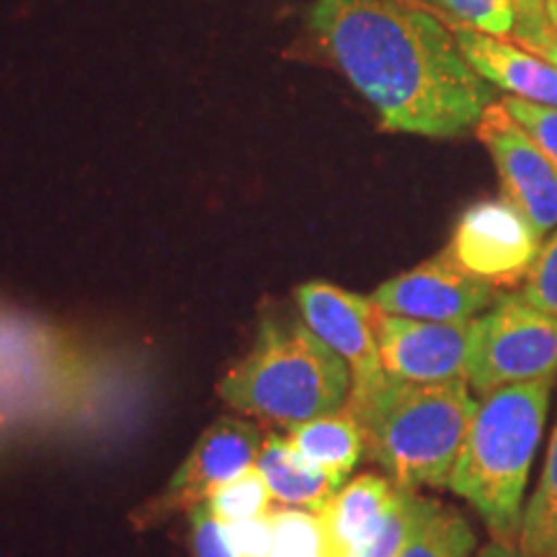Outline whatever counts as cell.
<instances>
[{
  "label": "cell",
  "instance_id": "cell-11",
  "mask_svg": "<svg viewBox=\"0 0 557 557\" xmlns=\"http://www.w3.org/2000/svg\"><path fill=\"white\" fill-rule=\"evenodd\" d=\"M305 325L331 346L351 369V387L380 377V348L374 338V302L329 282H308L295 292Z\"/></svg>",
  "mask_w": 557,
  "mask_h": 557
},
{
  "label": "cell",
  "instance_id": "cell-26",
  "mask_svg": "<svg viewBox=\"0 0 557 557\" xmlns=\"http://www.w3.org/2000/svg\"><path fill=\"white\" fill-rule=\"evenodd\" d=\"M230 545L238 557H269L274 549V524H271V511L261 517L233 521L225 524Z\"/></svg>",
  "mask_w": 557,
  "mask_h": 557
},
{
  "label": "cell",
  "instance_id": "cell-23",
  "mask_svg": "<svg viewBox=\"0 0 557 557\" xmlns=\"http://www.w3.org/2000/svg\"><path fill=\"white\" fill-rule=\"evenodd\" d=\"M500 103H504L508 116L534 139V145L545 152V158L557 169V109L513 99V96H506Z\"/></svg>",
  "mask_w": 557,
  "mask_h": 557
},
{
  "label": "cell",
  "instance_id": "cell-28",
  "mask_svg": "<svg viewBox=\"0 0 557 557\" xmlns=\"http://www.w3.org/2000/svg\"><path fill=\"white\" fill-rule=\"evenodd\" d=\"M545 60H549L557 67V39L553 41V47H549V50L545 52Z\"/></svg>",
  "mask_w": 557,
  "mask_h": 557
},
{
  "label": "cell",
  "instance_id": "cell-2",
  "mask_svg": "<svg viewBox=\"0 0 557 557\" xmlns=\"http://www.w3.org/2000/svg\"><path fill=\"white\" fill-rule=\"evenodd\" d=\"M468 382H406L389 374L351 387L346 413L357 421L364 455L395 485L447 487L475 413Z\"/></svg>",
  "mask_w": 557,
  "mask_h": 557
},
{
  "label": "cell",
  "instance_id": "cell-14",
  "mask_svg": "<svg viewBox=\"0 0 557 557\" xmlns=\"http://www.w3.org/2000/svg\"><path fill=\"white\" fill-rule=\"evenodd\" d=\"M256 470L267 480L271 498L282 506L320 511L341 491L338 483L305 462L282 436L263 438Z\"/></svg>",
  "mask_w": 557,
  "mask_h": 557
},
{
  "label": "cell",
  "instance_id": "cell-6",
  "mask_svg": "<svg viewBox=\"0 0 557 557\" xmlns=\"http://www.w3.org/2000/svg\"><path fill=\"white\" fill-rule=\"evenodd\" d=\"M542 248V235L506 197L472 205L451 235L447 253L468 274L493 287L524 282Z\"/></svg>",
  "mask_w": 557,
  "mask_h": 557
},
{
  "label": "cell",
  "instance_id": "cell-13",
  "mask_svg": "<svg viewBox=\"0 0 557 557\" xmlns=\"http://www.w3.org/2000/svg\"><path fill=\"white\" fill-rule=\"evenodd\" d=\"M395 493L398 485L380 475H359L341 487L329 504L315 511L323 527L325 557H357L377 534Z\"/></svg>",
  "mask_w": 557,
  "mask_h": 557
},
{
  "label": "cell",
  "instance_id": "cell-10",
  "mask_svg": "<svg viewBox=\"0 0 557 557\" xmlns=\"http://www.w3.org/2000/svg\"><path fill=\"white\" fill-rule=\"evenodd\" d=\"M475 132L496 163L504 197L545 238L557 225V169L500 101L487 107Z\"/></svg>",
  "mask_w": 557,
  "mask_h": 557
},
{
  "label": "cell",
  "instance_id": "cell-27",
  "mask_svg": "<svg viewBox=\"0 0 557 557\" xmlns=\"http://www.w3.org/2000/svg\"><path fill=\"white\" fill-rule=\"evenodd\" d=\"M478 557H527V555L521 553L519 547L506 545V542H496V540H493L491 545H485L483 549H480Z\"/></svg>",
  "mask_w": 557,
  "mask_h": 557
},
{
  "label": "cell",
  "instance_id": "cell-20",
  "mask_svg": "<svg viewBox=\"0 0 557 557\" xmlns=\"http://www.w3.org/2000/svg\"><path fill=\"white\" fill-rule=\"evenodd\" d=\"M271 500L274 498H271L267 480L261 478L259 470L250 468L248 472H243V475L230 480L227 485H222L220 491L207 500V506L220 524H233V521L269 513Z\"/></svg>",
  "mask_w": 557,
  "mask_h": 557
},
{
  "label": "cell",
  "instance_id": "cell-1",
  "mask_svg": "<svg viewBox=\"0 0 557 557\" xmlns=\"http://www.w3.org/2000/svg\"><path fill=\"white\" fill-rule=\"evenodd\" d=\"M308 24L382 129L459 137L500 101L459 50L449 21L421 0H315Z\"/></svg>",
  "mask_w": 557,
  "mask_h": 557
},
{
  "label": "cell",
  "instance_id": "cell-18",
  "mask_svg": "<svg viewBox=\"0 0 557 557\" xmlns=\"http://www.w3.org/2000/svg\"><path fill=\"white\" fill-rule=\"evenodd\" d=\"M431 498L418 496L416 491L398 485L393 506H389L385 521L377 529L372 540L367 542V547L361 549L357 557H398L410 540V534L416 532L418 521L423 519Z\"/></svg>",
  "mask_w": 557,
  "mask_h": 557
},
{
  "label": "cell",
  "instance_id": "cell-22",
  "mask_svg": "<svg viewBox=\"0 0 557 557\" xmlns=\"http://www.w3.org/2000/svg\"><path fill=\"white\" fill-rule=\"evenodd\" d=\"M513 45L545 58L557 39V0H511Z\"/></svg>",
  "mask_w": 557,
  "mask_h": 557
},
{
  "label": "cell",
  "instance_id": "cell-21",
  "mask_svg": "<svg viewBox=\"0 0 557 557\" xmlns=\"http://www.w3.org/2000/svg\"><path fill=\"white\" fill-rule=\"evenodd\" d=\"M442 13H447L455 24L491 34V37H511L513 5L511 0H426Z\"/></svg>",
  "mask_w": 557,
  "mask_h": 557
},
{
  "label": "cell",
  "instance_id": "cell-24",
  "mask_svg": "<svg viewBox=\"0 0 557 557\" xmlns=\"http://www.w3.org/2000/svg\"><path fill=\"white\" fill-rule=\"evenodd\" d=\"M521 297L537 310L557 318V230L553 238L540 248L537 259L524 278Z\"/></svg>",
  "mask_w": 557,
  "mask_h": 557
},
{
  "label": "cell",
  "instance_id": "cell-8",
  "mask_svg": "<svg viewBox=\"0 0 557 557\" xmlns=\"http://www.w3.org/2000/svg\"><path fill=\"white\" fill-rule=\"evenodd\" d=\"M504 297V292L472 276L444 250L421 267L387 278L372 302L389 315L429 323H472Z\"/></svg>",
  "mask_w": 557,
  "mask_h": 557
},
{
  "label": "cell",
  "instance_id": "cell-9",
  "mask_svg": "<svg viewBox=\"0 0 557 557\" xmlns=\"http://www.w3.org/2000/svg\"><path fill=\"white\" fill-rule=\"evenodd\" d=\"M382 372L421 385L468 382L472 323H429L389 315L374 305Z\"/></svg>",
  "mask_w": 557,
  "mask_h": 557
},
{
  "label": "cell",
  "instance_id": "cell-4",
  "mask_svg": "<svg viewBox=\"0 0 557 557\" xmlns=\"http://www.w3.org/2000/svg\"><path fill=\"white\" fill-rule=\"evenodd\" d=\"M351 385L346 361L308 325L263 320L256 344L222 377L218 393L238 413L289 429L344 410Z\"/></svg>",
  "mask_w": 557,
  "mask_h": 557
},
{
  "label": "cell",
  "instance_id": "cell-7",
  "mask_svg": "<svg viewBox=\"0 0 557 557\" xmlns=\"http://www.w3.org/2000/svg\"><path fill=\"white\" fill-rule=\"evenodd\" d=\"M261 447L263 436L259 426L238 416L218 418L212 426L201 431L197 444L143 517L160 521L173 511H189L207 504L222 485L256 468Z\"/></svg>",
  "mask_w": 557,
  "mask_h": 557
},
{
  "label": "cell",
  "instance_id": "cell-16",
  "mask_svg": "<svg viewBox=\"0 0 557 557\" xmlns=\"http://www.w3.org/2000/svg\"><path fill=\"white\" fill-rule=\"evenodd\" d=\"M475 542V529L459 508L431 498L426 513L398 557H470Z\"/></svg>",
  "mask_w": 557,
  "mask_h": 557
},
{
  "label": "cell",
  "instance_id": "cell-19",
  "mask_svg": "<svg viewBox=\"0 0 557 557\" xmlns=\"http://www.w3.org/2000/svg\"><path fill=\"white\" fill-rule=\"evenodd\" d=\"M274 524V557H325L323 527L315 511L308 508H271Z\"/></svg>",
  "mask_w": 557,
  "mask_h": 557
},
{
  "label": "cell",
  "instance_id": "cell-25",
  "mask_svg": "<svg viewBox=\"0 0 557 557\" xmlns=\"http://www.w3.org/2000/svg\"><path fill=\"white\" fill-rule=\"evenodd\" d=\"M189 524L194 557H238L233 545H230L225 524L214 519L207 504L189 508Z\"/></svg>",
  "mask_w": 557,
  "mask_h": 557
},
{
  "label": "cell",
  "instance_id": "cell-17",
  "mask_svg": "<svg viewBox=\"0 0 557 557\" xmlns=\"http://www.w3.org/2000/svg\"><path fill=\"white\" fill-rule=\"evenodd\" d=\"M519 549L527 557H557V423L540 485L521 519Z\"/></svg>",
  "mask_w": 557,
  "mask_h": 557
},
{
  "label": "cell",
  "instance_id": "cell-15",
  "mask_svg": "<svg viewBox=\"0 0 557 557\" xmlns=\"http://www.w3.org/2000/svg\"><path fill=\"white\" fill-rule=\"evenodd\" d=\"M284 438L305 462L325 472L338 485H344L348 472L357 468L361 455H364L361 431L346 410L295 423L287 429Z\"/></svg>",
  "mask_w": 557,
  "mask_h": 557
},
{
  "label": "cell",
  "instance_id": "cell-29",
  "mask_svg": "<svg viewBox=\"0 0 557 557\" xmlns=\"http://www.w3.org/2000/svg\"><path fill=\"white\" fill-rule=\"evenodd\" d=\"M269 557H274V555H269Z\"/></svg>",
  "mask_w": 557,
  "mask_h": 557
},
{
  "label": "cell",
  "instance_id": "cell-5",
  "mask_svg": "<svg viewBox=\"0 0 557 557\" xmlns=\"http://www.w3.org/2000/svg\"><path fill=\"white\" fill-rule=\"evenodd\" d=\"M557 374V318L504 295L472 320L468 385L480 395Z\"/></svg>",
  "mask_w": 557,
  "mask_h": 557
},
{
  "label": "cell",
  "instance_id": "cell-12",
  "mask_svg": "<svg viewBox=\"0 0 557 557\" xmlns=\"http://www.w3.org/2000/svg\"><path fill=\"white\" fill-rule=\"evenodd\" d=\"M459 50L480 78L491 86L508 90L513 99L542 103L557 109V67L540 54L524 50L519 45H508L506 39L475 32L470 26L449 21Z\"/></svg>",
  "mask_w": 557,
  "mask_h": 557
},
{
  "label": "cell",
  "instance_id": "cell-3",
  "mask_svg": "<svg viewBox=\"0 0 557 557\" xmlns=\"http://www.w3.org/2000/svg\"><path fill=\"white\" fill-rule=\"evenodd\" d=\"M553 380L517 382L483 395L449 475V491L468 500L493 540L506 545L521 534V500L547 421Z\"/></svg>",
  "mask_w": 557,
  "mask_h": 557
}]
</instances>
